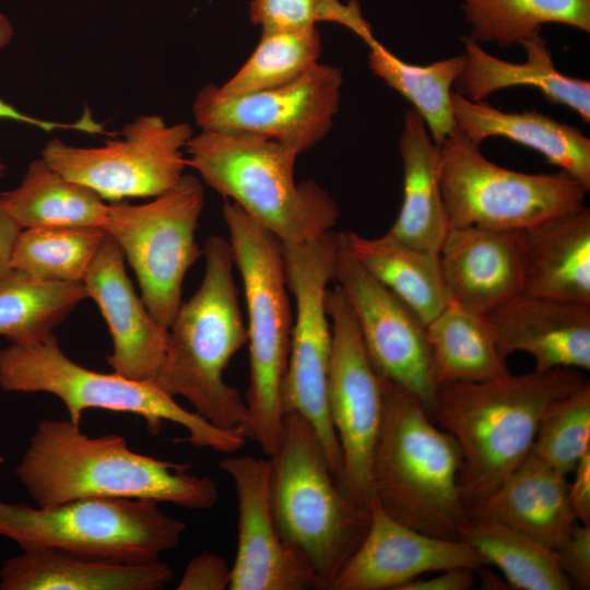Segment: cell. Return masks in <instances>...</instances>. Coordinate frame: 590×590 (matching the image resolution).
<instances>
[{
  "label": "cell",
  "mask_w": 590,
  "mask_h": 590,
  "mask_svg": "<svg viewBox=\"0 0 590 590\" xmlns=\"http://www.w3.org/2000/svg\"><path fill=\"white\" fill-rule=\"evenodd\" d=\"M175 463L131 450L119 435L91 437L68 420L42 421L15 475L38 507L81 498H131L209 509L215 482Z\"/></svg>",
  "instance_id": "1"
},
{
  "label": "cell",
  "mask_w": 590,
  "mask_h": 590,
  "mask_svg": "<svg viewBox=\"0 0 590 590\" xmlns=\"http://www.w3.org/2000/svg\"><path fill=\"white\" fill-rule=\"evenodd\" d=\"M587 384L579 369L554 368L437 387L429 415L459 445L467 507L496 489L527 458L548 408Z\"/></svg>",
  "instance_id": "2"
},
{
  "label": "cell",
  "mask_w": 590,
  "mask_h": 590,
  "mask_svg": "<svg viewBox=\"0 0 590 590\" xmlns=\"http://www.w3.org/2000/svg\"><path fill=\"white\" fill-rule=\"evenodd\" d=\"M380 382L382 412L370 468L373 503L418 532L461 540L470 515L459 485L458 442L437 426L414 393L381 377Z\"/></svg>",
  "instance_id": "3"
},
{
  "label": "cell",
  "mask_w": 590,
  "mask_h": 590,
  "mask_svg": "<svg viewBox=\"0 0 590 590\" xmlns=\"http://www.w3.org/2000/svg\"><path fill=\"white\" fill-rule=\"evenodd\" d=\"M202 251L203 280L168 328L164 361L154 381L168 394L187 399L214 426L252 439L246 402L223 379L229 361L248 341L229 243L212 235Z\"/></svg>",
  "instance_id": "4"
},
{
  "label": "cell",
  "mask_w": 590,
  "mask_h": 590,
  "mask_svg": "<svg viewBox=\"0 0 590 590\" xmlns=\"http://www.w3.org/2000/svg\"><path fill=\"white\" fill-rule=\"evenodd\" d=\"M187 166L282 241L302 243L332 229L340 211L312 180L296 182L297 151L263 137L201 129L186 149Z\"/></svg>",
  "instance_id": "5"
},
{
  "label": "cell",
  "mask_w": 590,
  "mask_h": 590,
  "mask_svg": "<svg viewBox=\"0 0 590 590\" xmlns=\"http://www.w3.org/2000/svg\"><path fill=\"white\" fill-rule=\"evenodd\" d=\"M269 492L281 538L329 590L364 540L370 512L340 488L314 427L297 412L284 414L269 460Z\"/></svg>",
  "instance_id": "6"
},
{
  "label": "cell",
  "mask_w": 590,
  "mask_h": 590,
  "mask_svg": "<svg viewBox=\"0 0 590 590\" xmlns=\"http://www.w3.org/2000/svg\"><path fill=\"white\" fill-rule=\"evenodd\" d=\"M223 219L233 262L241 278L248 316L246 405L251 435L271 457L282 438V385L293 326L282 240L229 200L223 205Z\"/></svg>",
  "instance_id": "7"
},
{
  "label": "cell",
  "mask_w": 590,
  "mask_h": 590,
  "mask_svg": "<svg viewBox=\"0 0 590 590\" xmlns=\"http://www.w3.org/2000/svg\"><path fill=\"white\" fill-rule=\"evenodd\" d=\"M0 388L5 392L54 394L66 406L69 420L79 425L86 410L103 409L143 417L153 435L158 434L163 422H173L188 432L187 440L193 446L223 453L238 451L247 439L187 411L155 381L98 373L74 363L54 333L36 343H11L0 350Z\"/></svg>",
  "instance_id": "8"
},
{
  "label": "cell",
  "mask_w": 590,
  "mask_h": 590,
  "mask_svg": "<svg viewBox=\"0 0 590 590\" xmlns=\"http://www.w3.org/2000/svg\"><path fill=\"white\" fill-rule=\"evenodd\" d=\"M157 502L81 498L48 507L0 502V535L22 550L49 547L125 563L158 559L175 548L187 524Z\"/></svg>",
  "instance_id": "9"
},
{
  "label": "cell",
  "mask_w": 590,
  "mask_h": 590,
  "mask_svg": "<svg viewBox=\"0 0 590 590\" xmlns=\"http://www.w3.org/2000/svg\"><path fill=\"white\" fill-rule=\"evenodd\" d=\"M459 129L438 146L449 227L523 231L583 205L588 192L564 172L527 174L487 160Z\"/></svg>",
  "instance_id": "10"
},
{
  "label": "cell",
  "mask_w": 590,
  "mask_h": 590,
  "mask_svg": "<svg viewBox=\"0 0 590 590\" xmlns=\"http://www.w3.org/2000/svg\"><path fill=\"white\" fill-rule=\"evenodd\" d=\"M339 233L302 243L282 241L287 288L295 300L287 368L282 385L284 414L297 412L314 427L331 473L345 491L343 458L327 404L332 330L326 308L334 278Z\"/></svg>",
  "instance_id": "11"
},
{
  "label": "cell",
  "mask_w": 590,
  "mask_h": 590,
  "mask_svg": "<svg viewBox=\"0 0 590 590\" xmlns=\"http://www.w3.org/2000/svg\"><path fill=\"white\" fill-rule=\"evenodd\" d=\"M203 205L202 181L184 174L173 189L151 202L118 201L107 206L103 228L132 268L146 308L166 328L182 304L188 270L203 255L196 241Z\"/></svg>",
  "instance_id": "12"
},
{
  "label": "cell",
  "mask_w": 590,
  "mask_h": 590,
  "mask_svg": "<svg viewBox=\"0 0 590 590\" xmlns=\"http://www.w3.org/2000/svg\"><path fill=\"white\" fill-rule=\"evenodd\" d=\"M120 135L98 148L54 139L42 150V158L110 202L155 198L179 182L187 167L182 151L193 135L188 123L168 125L160 116L144 115L125 126Z\"/></svg>",
  "instance_id": "13"
},
{
  "label": "cell",
  "mask_w": 590,
  "mask_h": 590,
  "mask_svg": "<svg viewBox=\"0 0 590 590\" xmlns=\"http://www.w3.org/2000/svg\"><path fill=\"white\" fill-rule=\"evenodd\" d=\"M342 84L339 67L319 62L287 84L253 93L227 96L208 84L197 94L192 113L201 129L263 137L300 154L331 130Z\"/></svg>",
  "instance_id": "14"
},
{
  "label": "cell",
  "mask_w": 590,
  "mask_h": 590,
  "mask_svg": "<svg viewBox=\"0 0 590 590\" xmlns=\"http://www.w3.org/2000/svg\"><path fill=\"white\" fill-rule=\"evenodd\" d=\"M332 347L327 377V404L338 436L346 493L370 509L371 458L382 412L380 377L366 351L344 292L327 290Z\"/></svg>",
  "instance_id": "15"
},
{
  "label": "cell",
  "mask_w": 590,
  "mask_h": 590,
  "mask_svg": "<svg viewBox=\"0 0 590 590\" xmlns=\"http://www.w3.org/2000/svg\"><path fill=\"white\" fill-rule=\"evenodd\" d=\"M333 280L350 303L376 373L414 393L429 412L437 382L426 326L358 262L345 232L339 233Z\"/></svg>",
  "instance_id": "16"
},
{
  "label": "cell",
  "mask_w": 590,
  "mask_h": 590,
  "mask_svg": "<svg viewBox=\"0 0 590 590\" xmlns=\"http://www.w3.org/2000/svg\"><path fill=\"white\" fill-rule=\"evenodd\" d=\"M219 465L232 477L238 498V545L228 589H320L312 567L278 531L270 502L269 460L228 457Z\"/></svg>",
  "instance_id": "17"
},
{
  "label": "cell",
  "mask_w": 590,
  "mask_h": 590,
  "mask_svg": "<svg viewBox=\"0 0 590 590\" xmlns=\"http://www.w3.org/2000/svg\"><path fill=\"white\" fill-rule=\"evenodd\" d=\"M366 535L329 590H399L429 571L481 569L483 557L462 540L418 532L390 517L377 504L369 509Z\"/></svg>",
  "instance_id": "18"
},
{
  "label": "cell",
  "mask_w": 590,
  "mask_h": 590,
  "mask_svg": "<svg viewBox=\"0 0 590 590\" xmlns=\"http://www.w3.org/2000/svg\"><path fill=\"white\" fill-rule=\"evenodd\" d=\"M120 246L107 234L82 283L113 339L107 363L130 379L154 381L164 361L168 328L149 311L127 274Z\"/></svg>",
  "instance_id": "19"
},
{
  "label": "cell",
  "mask_w": 590,
  "mask_h": 590,
  "mask_svg": "<svg viewBox=\"0 0 590 590\" xmlns=\"http://www.w3.org/2000/svg\"><path fill=\"white\" fill-rule=\"evenodd\" d=\"M438 255L449 303L486 316L523 293L522 231L449 227Z\"/></svg>",
  "instance_id": "20"
},
{
  "label": "cell",
  "mask_w": 590,
  "mask_h": 590,
  "mask_svg": "<svg viewBox=\"0 0 590 590\" xmlns=\"http://www.w3.org/2000/svg\"><path fill=\"white\" fill-rule=\"evenodd\" d=\"M485 317L505 357L526 352L535 370L590 369V304L522 293Z\"/></svg>",
  "instance_id": "21"
},
{
  "label": "cell",
  "mask_w": 590,
  "mask_h": 590,
  "mask_svg": "<svg viewBox=\"0 0 590 590\" xmlns=\"http://www.w3.org/2000/svg\"><path fill=\"white\" fill-rule=\"evenodd\" d=\"M568 481L532 452L484 498L468 505L470 518L493 521L557 550L569 538L576 517Z\"/></svg>",
  "instance_id": "22"
},
{
  "label": "cell",
  "mask_w": 590,
  "mask_h": 590,
  "mask_svg": "<svg viewBox=\"0 0 590 590\" xmlns=\"http://www.w3.org/2000/svg\"><path fill=\"white\" fill-rule=\"evenodd\" d=\"M174 574L160 559L125 563L49 547L24 548L0 569L1 590H157Z\"/></svg>",
  "instance_id": "23"
},
{
  "label": "cell",
  "mask_w": 590,
  "mask_h": 590,
  "mask_svg": "<svg viewBox=\"0 0 590 590\" xmlns=\"http://www.w3.org/2000/svg\"><path fill=\"white\" fill-rule=\"evenodd\" d=\"M451 105L457 128L472 141L499 137L527 146L590 190V139L578 128L535 110L506 113L453 90Z\"/></svg>",
  "instance_id": "24"
},
{
  "label": "cell",
  "mask_w": 590,
  "mask_h": 590,
  "mask_svg": "<svg viewBox=\"0 0 590 590\" xmlns=\"http://www.w3.org/2000/svg\"><path fill=\"white\" fill-rule=\"evenodd\" d=\"M522 232L523 294L590 304V209L583 204Z\"/></svg>",
  "instance_id": "25"
},
{
  "label": "cell",
  "mask_w": 590,
  "mask_h": 590,
  "mask_svg": "<svg viewBox=\"0 0 590 590\" xmlns=\"http://www.w3.org/2000/svg\"><path fill=\"white\" fill-rule=\"evenodd\" d=\"M465 64L453 84V91L479 102L494 92L529 86L540 91L545 98L564 105L590 122V82L559 72L546 42L536 34L521 43L527 60H502L468 36L462 37Z\"/></svg>",
  "instance_id": "26"
},
{
  "label": "cell",
  "mask_w": 590,
  "mask_h": 590,
  "mask_svg": "<svg viewBox=\"0 0 590 590\" xmlns=\"http://www.w3.org/2000/svg\"><path fill=\"white\" fill-rule=\"evenodd\" d=\"M403 196L389 234L416 249L438 253L449 229L438 175V146L410 108L399 139Z\"/></svg>",
  "instance_id": "27"
},
{
  "label": "cell",
  "mask_w": 590,
  "mask_h": 590,
  "mask_svg": "<svg viewBox=\"0 0 590 590\" xmlns=\"http://www.w3.org/2000/svg\"><path fill=\"white\" fill-rule=\"evenodd\" d=\"M358 262L425 323L448 304L439 255L409 246L389 233L376 238L345 232Z\"/></svg>",
  "instance_id": "28"
},
{
  "label": "cell",
  "mask_w": 590,
  "mask_h": 590,
  "mask_svg": "<svg viewBox=\"0 0 590 590\" xmlns=\"http://www.w3.org/2000/svg\"><path fill=\"white\" fill-rule=\"evenodd\" d=\"M437 387L481 382L510 373L484 315L449 303L426 324Z\"/></svg>",
  "instance_id": "29"
},
{
  "label": "cell",
  "mask_w": 590,
  "mask_h": 590,
  "mask_svg": "<svg viewBox=\"0 0 590 590\" xmlns=\"http://www.w3.org/2000/svg\"><path fill=\"white\" fill-rule=\"evenodd\" d=\"M0 202L21 229L103 227L108 206L94 190L67 179L42 157L30 163L19 187L0 192Z\"/></svg>",
  "instance_id": "30"
},
{
  "label": "cell",
  "mask_w": 590,
  "mask_h": 590,
  "mask_svg": "<svg viewBox=\"0 0 590 590\" xmlns=\"http://www.w3.org/2000/svg\"><path fill=\"white\" fill-rule=\"evenodd\" d=\"M368 47L370 71L412 104L440 146L457 130L451 93L464 68V54L421 66L401 60L378 40Z\"/></svg>",
  "instance_id": "31"
},
{
  "label": "cell",
  "mask_w": 590,
  "mask_h": 590,
  "mask_svg": "<svg viewBox=\"0 0 590 590\" xmlns=\"http://www.w3.org/2000/svg\"><path fill=\"white\" fill-rule=\"evenodd\" d=\"M460 7L468 37L480 45H521L546 24L590 33V0H460Z\"/></svg>",
  "instance_id": "32"
},
{
  "label": "cell",
  "mask_w": 590,
  "mask_h": 590,
  "mask_svg": "<svg viewBox=\"0 0 590 590\" xmlns=\"http://www.w3.org/2000/svg\"><path fill=\"white\" fill-rule=\"evenodd\" d=\"M85 298L83 283L43 280L12 269L0 279V335L12 343L39 342Z\"/></svg>",
  "instance_id": "33"
},
{
  "label": "cell",
  "mask_w": 590,
  "mask_h": 590,
  "mask_svg": "<svg viewBox=\"0 0 590 590\" xmlns=\"http://www.w3.org/2000/svg\"><path fill=\"white\" fill-rule=\"evenodd\" d=\"M462 541L486 564L495 565L512 588L521 590H569L554 550L507 526L470 518Z\"/></svg>",
  "instance_id": "34"
},
{
  "label": "cell",
  "mask_w": 590,
  "mask_h": 590,
  "mask_svg": "<svg viewBox=\"0 0 590 590\" xmlns=\"http://www.w3.org/2000/svg\"><path fill=\"white\" fill-rule=\"evenodd\" d=\"M107 233L97 226H50L21 229L12 268L32 276L82 283Z\"/></svg>",
  "instance_id": "35"
},
{
  "label": "cell",
  "mask_w": 590,
  "mask_h": 590,
  "mask_svg": "<svg viewBox=\"0 0 590 590\" xmlns=\"http://www.w3.org/2000/svg\"><path fill=\"white\" fill-rule=\"evenodd\" d=\"M321 51L317 26L262 31L249 58L217 90L235 96L287 84L319 63Z\"/></svg>",
  "instance_id": "36"
},
{
  "label": "cell",
  "mask_w": 590,
  "mask_h": 590,
  "mask_svg": "<svg viewBox=\"0 0 590 590\" xmlns=\"http://www.w3.org/2000/svg\"><path fill=\"white\" fill-rule=\"evenodd\" d=\"M590 450V385L555 401L542 417L531 452L563 475Z\"/></svg>",
  "instance_id": "37"
},
{
  "label": "cell",
  "mask_w": 590,
  "mask_h": 590,
  "mask_svg": "<svg viewBox=\"0 0 590 590\" xmlns=\"http://www.w3.org/2000/svg\"><path fill=\"white\" fill-rule=\"evenodd\" d=\"M249 17L262 31L334 23L350 30L367 46L377 40L356 0L346 3L341 0H251Z\"/></svg>",
  "instance_id": "38"
},
{
  "label": "cell",
  "mask_w": 590,
  "mask_h": 590,
  "mask_svg": "<svg viewBox=\"0 0 590 590\" xmlns=\"http://www.w3.org/2000/svg\"><path fill=\"white\" fill-rule=\"evenodd\" d=\"M560 568L573 586L590 588V524L576 522L567 541L554 550Z\"/></svg>",
  "instance_id": "39"
},
{
  "label": "cell",
  "mask_w": 590,
  "mask_h": 590,
  "mask_svg": "<svg viewBox=\"0 0 590 590\" xmlns=\"http://www.w3.org/2000/svg\"><path fill=\"white\" fill-rule=\"evenodd\" d=\"M231 568L224 558L201 553L188 563L178 590H225L229 588Z\"/></svg>",
  "instance_id": "40"
},
{
  "label": "cell",
  "mask_w": 590,
  "mask_h": 590,
  "mask_svg": "<svg viewBox=\"0 0 590 590\" xmlns=\"http://www.w3.org/2000/svg\"><path fill=\"white\" fill-rule=\"evenodd\" d=\"M13 37V27L7 16L0 14V48L10 44ZM0 119H9L13 121L24 122L35 126L45 131H51L54 129H75L87 131L92 133L104 132L101 125L96 123L91 116H84L80 121L74 123H59L42 120L28 115H25L17 110L15 107L5 103L0 98ZM5 173V166L0 162V177Z\"/></svg>",
  "instance_id": "41"
},
{
  "label": "cell",
  "mask_w": 590,
  "mask_h": 590,
  "mask_svg": "<svg viewBox=\"0 0 590 590\" xmlns=\"http://www.w3.org/2000/svg\"><path fill=\"white\" fill-rule=\"evenodd\" d=\"M574 481L568 485V498L576 520L590 524V450L573 471Z\"/></svg>",
  "instance_id": "42"
},
{
  "label": "cell",
  "mask_w": 590,
  "mask_h": 590,
  "mask_svg": "<svg viewBox=\"0 0 590 590\" xmlns=\"http://www.w3.org/2000/svg\"><path fill=\"white\" fill-rule=\"evenodd\" d=\"M474 569L458 567L442 570L437 577L414 579L399 590H468L475 586Z\"/></svg>",
  "instance_id": "43"
},
{
  "label": "cell",
  "mask_w": 590,
  "mask_h": 590,
  "mask_svg": "<svg viewBox=\"0 0 590 590\" xmlns=\"http://www.w3.org/2000/svg\"><path fill=\"white\" fill-rule=\"evenodd\" d=\"M20 231L21 227L0 202V279L13 269L12 257Z\"/></svg>",
  "instance_id": "44"
}]
</instances>
